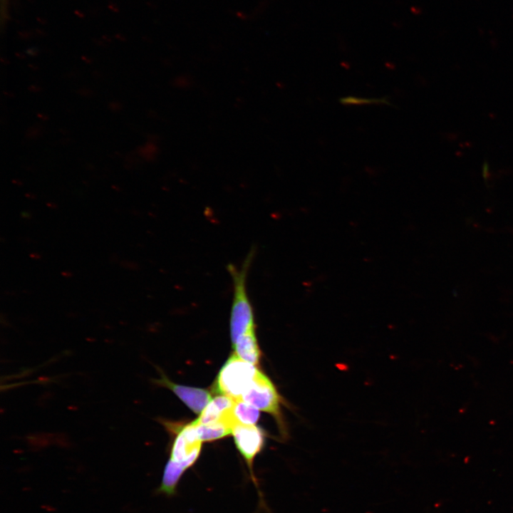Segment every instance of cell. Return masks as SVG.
<instances>
[{
  "label": "cell",
  "instance_id": "obj_3",
  "mask_svg": "<svg viewBox=\"0 0 513 513\" xmlns=\"http://www.w3.org/2000/svg\"><path fill=\"white\" fill-rule=\"evenodd\" d=\"M201 445L202 441L192 422L185 426L177 436L172 447L170 460L187 469L197 460Z\"/></svg>",
  "mask_w": 513,
  "mask_h": 513
},
{
  "label": "cell",
  "instance_id": "obj_2",
  "mask_svg": "<svg viewBox=\"0 0 513 513\" xmlns=\"http://www.w3.org/2000/svg\"><path fill=\"white\" fill-rule=\"evenodd\" d=\"M259 410L274 415L281 424V399L271 381L259 370L241 399Z\"/></svg>",
  "mask_w": 513,
  "mask_h": 513
},
{
  "label": "cell",
  "instance_id": "obj_11",
  "mask_svg": "<svg viewBox=\"0 0 513 513\" xmlns=\"http://www.w3.org/2000/svg\"><path fill=\"white\" fill-rule=\"evenodd\" d=\"M340 102L343 105H362V104H386L390 105L388 98H362L355 96L341 98Z\"/></svg>",
  "mask_w": 513,
  "mask_h": 513
},
{
  "label": "cell",
  "instance_id": "obj_5",
  "mask_svg": "<svg viewBox=\"0 0 513 513\" xmlns=\"http://www.w3.org/2000/svg\"><path fill=\"white\" fill-rule=\"evenodd\" d=\"M153 382L172 390L194 413L200 414L210 402V393L204 390L177 385L170 382L164 375Z\"/></svg>",
  "mask_w": 513,
  "mask_h": 513
},
{
  "label": "cell",
  "instance_id": "obj_6",
  "mask_svg": "<svg viewBox=\"0 0 513 513\" xmlns=\"http://www.w3.org/2000/svg\"><path fill=\"white\" fill-rule=\"evenodd\" d=\"M234 403L235 400L229 396L217 395L210 400L195 421L200 424H209L229 418L232 415Z\"/></svg>",
  "mask_w": 513,
  "mask_h": 513
},
{
  "label": "cell",
  "instance_id": "obj_9",
  "mask_svg": "<svg viewBox=\"0 0 513 513\" xmlns=\"http://www.w3.org/2000/svg\"><path fill=\"white\" fill-rule=\"evenodd\" d=\"M185 470L187 469L182 465L170 459L165 467L159 492L169 496L175 494L177 484Z\"/></svg>",
  "mask_w": 513,
  "mask_h": 513
},
{
  "label": "cell",
  "instance_id": "obj_7",
  "mask_svg": "<svg viewBox=\"0 0 513 513\" xmlns=\"http://www.w3.org/2000/svg\"><path fill=\"white\" fill-rule=\"evenodd\" d=\"M197 434L201 441H210L219 439L232 432L237 423L233 415L227 418L209 424H200L192 422Z\"/></svg>",
  "mask_w": 513,
  "mask_h": 513
},
{
  "label": "cell",
  "instance_id": "obj_4",
  "mask_svg": "<svg viewBox=\"0 0 513 513\" xmlns=\"http://www.w3.org/2000/svg\"><path fill=\"white\" fill-rule=\"evenodd\" d=\"M232 433L235 445L244 458L254 482L252 464L255 456L260 452L263 446L264 439L261 430L254 425H244L237 423L233 427Z\"/></svg>",
  "mask_w": 513,
  "mask_h": 513
},
{
  "label": "cell",
  "instance_id": "obj_8",
  "mask_svg": "<svg viewBox=\"0 0 513 513\" xmlns=\"http://www.w3.org/2000/svg\"><path fill=\"white\" fill-rule=\"evenodd\" d=\"M236 355L253 365L259 363L261 352L257 343L255 328L240 336L233 344Z\"/></svg>",
  "mask_w": 513,
  "mask_h": 513
},
{
  "label": "cell",
  "instance_id": "obj_10",
  "mask_svg": "<svg viewBox=\"0 0 513 513\" xmlns=\"http://www.w3.org/2000/svg\"><path fill=\"white\" fill-rule=\"evenodd\" d=\"M232 415L238 423L244 425H254L259 417L256 408L242 400H235Z\"/></svg>",
  "mask_w": 513,
  "mask_h": 513
},
{
  "label": "cell",
  "instance_id": "obj_1",
  "mask_svg": "<svg viewBox=\"0 0 513 513\" xmlns=\"http://www.w3.org/2000/svg\"><path fill=\"white\" fill-rule=\"evenodd\" d=\"M258 371L254 365L232 355L219 372L214 389L221 395L240 400Z\"/></svg>",
  "mask_w": 513,
  "mask_h": 513
}]
</instances>
